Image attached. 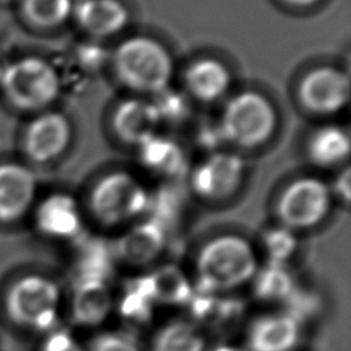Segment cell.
Listing matches in <instances>:
<instances>
[{"label":"cell","mask_w":351,"mask_h":351,"mask_svg":"<svg viewBox=\"0 0 351 351\" xmlns=\"http://www.w3.org/2000/svg\"><path fill=\"white\" fill-rule=\"evenodd\" d=\"M112 64L123 85L152 96L170 86L174 71L170 52L148 36L123 40L112 55Z\"/></svg>","instance_id":"6da1fadb"},{"label":"cell","mask_w":351,"mask_h":351,"mask_svg":"<svg viewBox=\"0 0 351 351\" xmlns=\"http://www.w3.org/2000/svg\"><path fill=\"white\" fill-rule=\"evenodd\" d=\"M256 269L254 250L240 236L222 234L207 241L196 261L197 291L214 293L248 281Z\"/></svg>","instance_id":"7a4b0ae2"},{"label":"cell","mask_w":351,"mask_h":351,"mask_svg":"<svg viewBox=\"0 0 351 351\" xmlns=\"http://www.w3.org/2000/svg\"><path fill=\"white\" fill-rule=\"evenodd\" d=\"M60 88V77L53 64L34 55L5 64L0 84V90L10 106L29 112L48 110L58 99Z\"/></svg>","instance_id":"3957f363"},{"label":"cell","mask_w":351,"mask_h":351,"mask_svg":"<svg viewBox=\"0 0 351 351\" xmlns=\"http://www.w3.org/2000/svg\"><path fill=\"white\" fill-rule=\"evenodd\" d=\"M218 123L225 141L252 148L271 137L277 125V112L265 95L244 90L226 103Z\"/></svg>","instance_id":"277c9868"},{"label":"cell","mask_w":351,"mask_h":351,"mask_svg":"<svg viewBox=\"0 0 351 351\" xmlns=\"http://www.w3.org/2000/svg\"><path fill=\"white\" fill-rule=\"evenodd\" d=\"M60 292L48 277L26 274L15 280L5 295L10 319L26 329L49 330L58 318Z\"/></svg>","instance_id":"5b68a950"},{"label":"cell","mask_w":351,"mask_h":351,"mask_svg":"<svg viewBox=\"0 0 351 351\" xmlns=\"http://www.w3.org/2000/svg\"><path fill=\"white\" fill-rule=\"evenodd\" d=\"M151 195L145 186L126 171L103 176L92 188L89 207L104 225H118L148 210Z\"/></svg>","instance_id":"8992f818"},{"label":"cell","mask_w":351,"mask_h":351,"mask_svg":"<svg viewBox=\"0 0 351 351\" xmlns=\"http://www.w3.org/2000/svg\"><path fill=\"white\" fill-rule=\"evenodd\" d=\"M332 189L318 177H300L292 181L277 200V217L291 230L318 225L329 213Z\"/></svg>","instance_id":"52a82bcc"},{"label":"cell","mask_w":351,"mask_h":351,"mask_svg":"<svg viewBox=\"0 0 351 351\" xmlns=\"http://www.w3.org/2000/svg\"><path fill=\"white\" fill-rule=\"evenodd\" d=\"M71 134V123L64 114L44 110L38 112L23 130V154L33 163H49L66 151Z\"/></svg>","instance_id":"ba28073f"},{"label":"cell","mask_w":351,"mask_h":351,"mask_svg":"<svg viewBox=\"0 0 351 351\" xmlns=\"http://www.w3.org/2000/svg\"><path fill=\"white\" fill-rule=\"evenodd\" d=\"M350 89L347 73L333 66H319L310 70L300 80L298 96L308 111L330 115L347 106Z\"/></svg>","instance_id":"9c48e42d"},{"label":"cell","mask_w":351,"mask_h":351,"mask_svg":"<svg viewBox=\"0 0 351 351\" xmlns=\"http://www.w3.org/2000/svg\"><path fill=\"white\" fill-rule=\"evenodd\" d=\"M244 170V160L239 155L214 151L192 171L191 186L203 199H226L239 189Z\"/></svg>","instance_id":"30bf717a"},{"label":"cell","mask_w":351,"mask_h":351,"mask_svg":"<svg viewBox=\"0 0 351 351\" xmlns=\"http://www.w3.org/2000/svg\"><path fill=\"white\" fill-rule=\"evenodd\" d=\"M37 180L34 173L18 162L0 163V223L23 218L34 204Z\"/></svg>","instance_id":"8fae6325"},{"label":"cell","mask_w":351,"mask_h":351,"mask_svg":"<svg viewBox=\"0 0 351 351\" xmlns=\"http://www.w3.org/2000/svg\"><path fill=\"white\" fill-rule=\"evenodd\" d=\"M111 125L119 140L138 147L158 134L162 122L152 100L133 97L117 106L112 112Z\"/></svg>","instance_id":"7c38bea8"},{"label":"cell","mask_w":351,"mask_h":351,"mask_svg":"<svg viewBox=\"0 0 351 351\" xmlns=\"http://www.w3.org/2000/svg\"><path fill=\"white\" fill-rule=\"evenodd\" d=\"M34 223L45 236L71 239L81 232L82 218L74 197L56 192L45 196L36 206Z\"/></svg>","instance_id":"4fadbf2b"},{"label":"cell","mask_w":351,"mask_h":351,"mask_svg":"<svg viewBox=\"0 0 351 351\" xmlns=\"http://www.w3.org/2000/svg\"><path fill=\"white\" fill-rule=\"evenodd\" d=\"M71 16L86 34L96 38L115 36L129 22V11L121 0L74 1Z\"/></svg>","instance_id":"5bb4252c"},{"label":"cell","mask_w":351,"mask_h":351,"mask_svg":"<svg viewBox=\"0 0 351 351\" xmlns=\"http://www.w3.org/2000/svg\"><path fill=\"white\" fill-rule=\"evenodd\" d=\"M166 229L152 218L134 225L117 243L118 256L129 265L154 261L165 247Z\"/></svg>","instance_id":"9a60e30c"},{"label":"cell","mask_w":351,"mask_h":351,"mask_svg":"<svg viewBox=\"0 0 351 351\" xmlns=\"http://www.w3.org/2000/svg\"><path fill=\"white\" fill-rule=\"evenodd\" d=\"M228 67L214 58H200L191 63L184 74L188 93L199 101L211 103L221 99L230 86Z\"/></svg>","instance_id":"2e32d148"},{"label":"cell","mask_w":351,"mask_h":351,"mask_svg":"<svg viewBox=\"0 0 351 351\" xmlns=\"http://www.w3.org/2000/svg\"><path fill=\"white\" fill-rule=\"evenodd\" d=\"M299 337L298 321L288 314L258 318L248 332L251 351H291Z\"/></svg>","instance_id":"e0dca14e"},{"label":"cell","mask_w":351,"mask_h":351,"mask_svg":"<svg viewBox=\"0 0 351 351\" xmlns=\"http://www.w3.org/2000/svg\"><path fill=\"white\" fill-rule=\"evenodd\" d=\"M137 148L141 165L155 176L174 178L185 171L186 158L184 149L170 137L158 133Z\"/></svg>","instance_id":"ac0fdd59"},{"label":"cell","mask_w":351,"mask_h":351,"mask_svg":"<svg viewBox=\"0 0 351 351\" xmlns=\"http://www.w3.org/2000/svg\"><path fill=\"white\" fill-rule=\"evenodd\" d=\"M111 308V296L101 280H75L71 300L74 322L84 326H95L104 321Z\"/></svg>","instance_id":"d6986e66"},{"label":"cell","mask_w":351,"mask_h":351,"mask_svg":"<svg viewBox=\"0 0 351 351\" xmlns=\"http://www.w3.org/2000/svg\"><path fill=\"white\" fill-rule=\"evenodd\" d=\"M350 134L337 125H325L308 138L307 152L313 163L321 167L340 165L350 155Z\"/></svg>","instance_id":"ffe728a7"},{"label":"cell","mask_w":351,"mask_h":351,"mask_svg":"<svg viewBox=\"0 0 351 351\" xmlns=\"http://www.w3.org/2000/svg\"><path fill=\"white\" fill-rule=\"evenodd\" d=\"M155 303L185 304L193 296V289L185 274L174 265H166L148 274Z\"/></svg>","instance_id":"44dd1931"},{"label":"cell","mask_w":351,"mask_h":351,"mask_svg":"<svg viewBox=\"0 0 351 351\" xmlns=\"http://www.w3.org/2000/svg\"><path fill=\"white\" fill-rule=\"evenodd\" d=\"M22 18L37 29H55L73 14L74 0H18Z\"/></svg>","instance_id":"7402d4cb"},{"label":"cell","mask_w":351,"mask_h":351,"mask_svg":"<svg viewBox=\"0 0 351 351\" xmlns=\"http://www.w3.org/2000/svg\"><path fill=\"white\" fill-rule=\"evenodd\" d=\"M204 339L191 324L174 321L163 326L154 337L152 351H203Z\"/></svg>","instance_id":"603a6c76"},{"label":"cell","mask_w":351,"mask_h":351,"mask_svg":"<svg viewBox=\"0 0 351 351\" xmlns=\"http://www.w3.org/2000/svg\"><path fill=\"white\" fill-rule=\"evenodd\" d=\"M112 259L110 248L101 240H88L77 261L75 280H101L110 276Z\"/></svg>","instance_id":"cb8c5ba5"},{"label":"cell","mask_w":351,"mask_h":351,"mask_svg":"<svg viewBox=\"0 0 351 351\" xmlns=\"http://www.w3.org/2000/svg\"><path fill=\"white\" fill-rule=\"evenodd\" d=\"M293 292V280L284 265L269 263L254 281V293L262 300H287Z\"/></svg>","instance_id":"d4e9b609"},{"label":"cell","mask_w":351,"mask_h":351,"mask_svg":"<svg viewBox=\"0 0 351 351\" xmlns=\"http://www.w3.org/2000/svg\"><path fill=\"white\" fill-rule=\"evenodd\" d=\"M155 299L151 278L149 276H143L129 282L119 308L126 318L133 321H145L151 315Z\"/></svg>","instance_id":"484cf974"},{"label":"cell","mask_w":351,"mask_h":351,"mask_svg":"<svg viewBox=\"0 0 351 351\" xmlns=\"http://www.w3.org/2000/svg\"><path fill=\"white\" fill-rule=\"evenodd\" d=\"M152 103L159 114L160 122L167 123H178L182 122L189 114V103L188 97L182 93L173 90L170 86L154 95Z\"/></svg>","instance_id":"4316f807"},{"label":"cell","mask_w":351,"mask_h":351,"mask_svg":"<svg viewBox=\"0 0 351 351\" xmlns=\"http://www.w3.org/2000/svg\"><path fill=\"white\" fill-rule=\"evenodd\" d=\"M263 247L269 258V263L282 265L293 252L296 239L291 229L280 226L269 229L263 234Z\"/></svg>","instance_id":"83f0119b"},{"label":"cell","mask_w":351,"mask_h":351,"mask_svg":"<svg viewBox=\"0 0 351 351\" xmlns=\"http://www.w3.org/2000/svg\"><path fill=\"white\" fill-rule=\"evenodd\" d=\"M90 351H140V350L132 340L121 335L106 333V335L97 336L93 340V343L90 344Z\"/></svg>","instance_id":"f1b7e54d"},{"label":"cell","mask_w":351,"mask_h":351,"mask_svg":"<svg viewBox=\"0 0 351 351\" xmlns=\"http://www.w3.org/2000/svg\"><path fill=\"white\" fill-rule=\"evenodd\" d=\"M41 351H82L69 332L53 330L45 339Z\"/></svg>","instance_id":"f546056e"},{"label":"cell","mask_w":351,"mask_h":351,"mask_svg":"<svg viewBox=\"0 0 351 351\" xmlns=\"http://www.w3.org/2000/svg\"><path fill=\"white\" fill-rule=\"evenodd\" d=\"M333 191L337 196H340V199H343L344 202H350V197H351V174H350L348 167H346L339 174V177L335 182Z\"/></svg>","instance_id":"4dcf8cb0"},{"label":"cell","mask_w":351,"mask_h":351,"mask_svg":"<svg viewBox=\"0 0 351 351\" xmlns=\"http://www.w3.org/2000/svg\"><path fill=\"white\" fill-rule=\"evenodd\" d=\"M284 3H287L288 5L292 7H298V8H306L310 5H314L315 3H318L319 0H282Z\"/></svg>","instance_id":"1f68e13d"},{"label":"cell","mask_w":351,"mask_h":351,"mask_svg":"<svg viewBox=\"0 0 351 351\" xmlns=\"http://www.w3.org/2000/svg\"><path fill=\"white\" fill-rule=\"evenodd\" d=\"M214 351H240V350H239V348H234V347H229V346H222V347L215 348Z\"/></svg>","instance_id":"d6a6232c"},{"label":"cell","mask_w":351,"mask_h":351,"mask_svg":"<svg viewBox=\"0 0 351 351\" xmlns=\"http://www.w3.org/2000/svg\"><path fill=\"white\" fill-rule=\"evenodd\" d=\"M4 66L1 62H0V84H1V78H3V73H4Z\"/></svg>","instance_id":"836d02e7"},{"label":"cell","mask_w":351,"mask_h":351,"mask_svg":"<svg viewBox=\"0 0 351 351\" xmlns=\"http://www.w3.org/2000/svg\"><path fill=\"white\" fill-rule=\"evenodd\" d=\"M12 1H18V0H0V3H12Z\"/></svg>","instance_id":"e575fe53"}]
</instances>
